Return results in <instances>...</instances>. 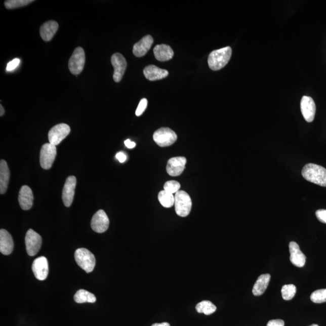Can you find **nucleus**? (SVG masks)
<instances>
[{
  "label": "nucleus",
  "mask_w": 326,
  "mask_h": 326,
  "mask_svg": "<svg viewBox=\"0 0 326 326\" xmlns=\"http://www.w3.org/2000/svg\"><path fill=\"white\" fill-rule=\"evenodd\" d=\"M125 145L128 147V148L133 149L135 146H136V144L134 142H131L130 139H127L125 141Z\"/></svg>",
  "instance_id": "obj_37"
},
{
  "label": "nucleus",
  "mask_w": 326,
  "mask_h": 326,
  "mask_svg": "<svg viewBox=\"0 0 326 326\" xmlns=\"http://www.w3.org/2000/svg\"><path fill=\"white\" fill-rule=\"evenodd\" d=\"M25 242H26L28 255L30 256H34L39 252L40 247H42V238L32 229H29L27 232L26 237H25Z\"/></svg>",
  "instance_id": "obj_9"
},
{
  "label": "nucleus",
  "mask_w": 326,
  "mask_h": 326,
  "mask_svg": "<svg viewBox=\"0 0 326 326\" xmlns=\"http://www.w3.org/2000/svg\"><path fill=\"white\" fill-rule=\"evenodd\" d=\"M20 64V60L19 59H14V60L9 62L6 67V70L8 71H13Z\"/></svg>",
  "instance_id": "obj_33"
},
{
  "label": "nucleus",
  "mask_w": 326,
  "mask_h": 326,
  "mask_svg": "<svg viewBox=\"0 0 326 326\" xmlns=\"http://www.w3.org/2000/svg\"><path fill=\"white\" fill-rule=\"evenodd\" d=\"M232 50L230 47L214 50L209 55L208 64L210 68L218 71L228 64L231 57Z\"/></svg>",
  "instance_id": "obj_2"
},
{
  "label": "nucleus",
  "mask_w": 326,
  "mask_h": 326,
  "mask_svg": "<svg viewBox=\"0 0 326 326\" xmlns=\"http://www.w3.org/2000/svg\"><path fill=\"white\" fill-rule=\"evenodd\" d=\"M216 307L215 305L208 300L202 301L199 303L196 306L197 312L199 313H205L206 315L212 314L216 310Z\"/></svg>",
  "instance_id": "obj_26"
},
{
  "label": "nucleus",
  "mask_w": 326,
  "mask_h": 326,
  "mask_svg": "<svg viewBox=\"0 0 326 326\" xmlns=\"http://www.w3.org/2000/svg\"><path fill=\"white\" fill-rule=\"evenodd\" d=\"M271 275L269 274L260 275L253 288V294L255 296H260L265 292L270 281Z\"/></svg>",
  "instance_id": "obj_24"
},
{
  "label": "nucleus",
  "mask_w": 326,
  "mask_h": 326,
  "mask_svg": "<svg viewBox=\"0 0 326 326\" xmlns=\"http://www.w3.org/2000/svg\"><path fill=\"white\" fill-rule=\"evenodd\" d=\"M301 111L304 118L308 122L314 120L316 106L313 100L309 96H303L301 100Z\"/></svg>",
  "instance_id": "obj_15"
},
{
  "label": "nucleus",
  "mask_w": 326,
  "mask_h": 326,
  "mask_svg": "<svg viewBox=\"0 0 326 326\" xmlns=\"http://www.w3.org/2000/svg\"><path fill=\"white\" fill-rule=\"evenodd\" d=\"M266 326H284V322L282 319H272L268 322Z\"/></svg>",
  "instance_id": "obj_35"
},
{
  "label": "nucleus",
  "mask_w": 326,
  "mask_h": 326,
  "mask_svg": "<svg viewBox=\"0 0 326 326\" xmlns=\"http://www.w3.org/2000/svg\"><path fill=\"white\" fill-rule=\"evenodd\" d=\"M70 127L65 124H59L50 130L48 137L49 143L57 146L70 133Z\"/></svg>",
  "instance_id": "obj_8"
},
{
  "label": "nucleus",
  "mask_w": 326,
  "mask_h": 326,
  "mask_svg": "<svg viewBox=\"0 0 326 326\" xmlns=\"http://www.w3.org/2000/svg\"><path fill=\"white\" fill-rule=\"evenodd\" d=\"M76 186V178L74 176L68 177L66 180L62 194V200L67 208L70 207L73 201Z\"/></svg>",
  "instance_id": "obj_12"
},
{
  "label": "nucleus",
  "mask_w": 326,
  "mask_h": 326,
  "mask_svg": "<svg viewBox=\"0 0 326 326\" xmlns=\"http://www.w3.org/2000/svg\"><path fill=\"white\" fill-rule=\"evenodd\" d=\"M153 140L160 147H167L173 145L177 140V135L169 128H161L155 132Z\"/></svg>",
  "instance_id": "obj_5"
},
{
  "label": "nucleus",
  "mask_w": 326,
  "mask_h": 326,
  "mask_svg": "<svg viewBox=\"0 0 326 326\" xmlns=\"http://www.w3.org/2000/svg\"><path fill=\"white\" fill-rule=\"evenodd\" d=\"M305 180L322 187H326V169L313 163L304 166L302 172Z\"/></svg>",
  "instance_id": "obj_1"
},
{
  "label": "nucleus",
  "mask_w": 326,
  "mask_h": 326,
  "mask_svg": "<svg viewBox=\"0 0 326 326\" xmlns=\"http://www.w3.org/2000/svg\"><path fill=\"white\" fill-rule=\"evenodd\" d=\"M315 215L319 221L326 224V210H318Z\"/></svg>",
  "instance_id": "obj_34"
},
{
  "label": "nucleus",
  "mask_w": 326,
  "mask_h": 326,
  "mask_svg": "<svg viewBox=\"0 0 326 326\" xmlns=\"http://www.w3.org/2000/svg\"><path fill=\"white\" fill-rule=\"evenodd\" d=\"M74 300L77 303H95L96 297L95 295L86 290H80L74 295Z\"/></svg>",
  "instance_id": "obj_25"
},
{
  "label": "nucleus",
  "mask_w": 326,
  "mask_h": 326,
  "mask_svg": "<svg viewBox=\"0 0 326 326\" xmlns=\"http://www.w3.org/2000/svg\"><path fill=\"white\" fill-rule=\"evenodd\" d=\"M151 326H171L168 322H162V323H155Z\"/></svg>",
  "instance_id": "obj_38"
},
{
  "label": "nucleus",
  "mask_w": 326,
  "mask_h": 326,
  "mask_svg": "<svg viewBox=\"0 0 326 326\" xmlns=\"http://www.w3.org/2000/svg\"><path fill=\"white\" fill-rule=\"evenodd\" d=\"M0 115L3 116L5 114V109L3 107V106L1 105H0Z\"/></svg>",
  "instance_id": "obj_39"
},
{
  "label": "nucleus",
  "mask_w": 326,
  "mask_h": 326,
  "mask_svg": "<svg viewBox=\"0 0 326 326\" xmlns=\"http://www.w3.org/2000/svg\"><path fill=\"white\" fill-rule=\"evenodd\" d=\"M59 25L55 21H49L40 27V35L45 42H50L58 29Z\"/></svg>",
  "instance_id": "obj_21"
},
{
  "label": "nucleus",
  "mask_w": 326,
  "mask_h": 326,
  "mask_svg": "<svg viewBox=\"0 0 326 326\" xmlns=\"http://www.w3.org/2000/svg\"><path fill=\"white\" fill-rule=\"evenodd\" d=\"M155 57L158 61L165 62L171 60L174 53L170 46L166 45H157L153 49Z\"/></svg>",
  "instance_id": "obj_22"
},
{
  "label": "nucleus",
  "mask_w": 326,
  "mask_h": 326,
  "mask_svg": "<svg viewBox=\"0 0 326 326\" xmlns=\"http://www.w3.org/2000/svg\"><path fill=\"white\" fill-rule=\"evenodd\" d=\"M109 225V218L103 210H100L93 216L92 222H91V227H92L93 230L96 233H104L108 230Z\"/></svg>",
  "instance_id": "obj_10"
},
{
  "label": "nucleus",
  "mask_w": 326,
  "mask_h": 326,
  "mask_svg": "<svg viewBox=\"0 0 326 326\" xmlns=\"http://www.w3.org/2000/svg\"><path fill=\"white\" fill-rule=\"evenodd\" d=\"M74 259L77 264L87 273L92 272L96 265L95 255L86 249H77L74 253Z\"/></svg>",
  "instance_id": "obj_3"
},
{
  "label": "nucleus",
  "mask_w": 326,
  "mask_h": 326,
  "mask_svg": "<svg viewBox=\"0 0 326 326\" xmlns=\"http://www.w3.org/2000/svg\"><path fill=\"white\" fill-rule=\"evenodd\" d=\"M111 64L114 68L113 79L115 83L120 82L127 67V62L120 53H115L111 57Z\"/></svg>",
  "instance_id": "obj_11"
},
{
  "label": "nucleus",
  "mask_w": 326,
  "mask_h": 326,
  "mask_svg": "<svg viewBox=\"0 0 326 326\" xmlns=\"http://www.w3.org/2000/svg\"><path fill=\"white\" fill-rule=\"evenodd\" d=\"M144 75L147 80L155 81L164 79L168 77L169 72L168 70L161 69L155 65H150L147 66L143 70Z\"/></svg>",
  "instance_id": "obj_20"
},
{
  "label": "nucleus",
  "mask_w": 326,
  "mask_h": 326,
  "mask_svg": "<svg viewBox=\"0 0 326 326\" xmlns=\"http://www.w3.org/2000/svg\"><path fill=\"white\" fill-rule=\"evenodd\" d=\"M86 63V54L82 48L74 50L73 55L68 62V68L71 73L74 75L79 74L84 70Z\"/></svg>",
  "instance_id": "obj_6"
},
{
  "label": "nucleus",
  "mask_w": 326,
  "mask_h": 326,
  "mask_svg": "<svg viewBox=\"0 0 326 326\" xmlns=\"http://www.w3.org/2000/svg\"><path fill=\"white\" fill-rule=\"evenodd\" d=\"M56 146L51 143H45L40 149V165L46 170L52 168L56 156Z\"/></svg>",
  "instance_id": "obj_7"
},
{
  "label": "nucleus",
  "mask_w": 326,
  "mask_h": 326,
  "mask_svg": "<svg viewBox=\"0 0 326 326\" xmlns=\"http://www.w3.org/2000/svg\"><path fill=\"white\" fill-rule=\"evenodd\" d=\"M9 179H10V171L7 162L4 159L0 161V193L4 194L7 190Z\"/></svg>",
  "instance_id": "obj_23"
},
{
  "label": "nucleus",
  "mask_w": 326,
  "mask_h": 326,
  "mask_svg": "<svg viewBox=\"0 0 326 326\" xmlns=\"http://www.w3.org/2000/svg\"><path fill=\"white\" fill-rule=\"evenodd\" d=\"M33 2L32 0H8L5 3L6 9H13L23 7Z\"/></svg>",
  "instance_id": "obj_29"
},
{
  "label": "nucleus",
  "mask_w": 326,
  "mask_h": 326,
  "mask_svg": "<svg viewBox=\"0 0 326 326\" xmlns=\"http://www.w3.org/2000/svg\"><path fill=\"white\" fill-rule=\"evenodd\" d=\"M32 271L37 280H45L48 277L49 268L48 259L42 256L34 260L32 264Z\"/></svg>",
  "instance_id": "obj_13"
},
{
  "label": "nucleus",
  "mask_w": 326,
  "mask_h": 326,
  "mask_svg": "<svg viewBox=\"0 0 326 326\" xmlns=\"http://www.w3.org/2000/svg\"><path fill=\"white\" fill-rule=\"evenodd\" d=\"M192 202L190 197L184 191H178L175 196V212L181 217H186L192 209Z\"/></svg>",
  "instance_id": "obj_4"
},
{
  "label": "nucleus",
  "mask_w": 326,
  "mask_h": 326,
  "mask_svg": "<svg viewBox=\"0 0 326 326\" xmlns=\"http://www.w3.org/2000/svg\"><path fill=\"white\" fill-rule=\"evenodd\" d=\"M116 158L118 159L119 161L120 162H124L125 161L127 160V156L125 154L124 152H118L117 154H116Z\"/></svg>",
  "instance_id": "obj_36"
},
{
  "label": "nucleus",
  "mask_w": 326,
  "mask_h": 326,
  "mask_svg": "<svg viewBox=\"0 0 326 326\" xmlns=\"http://www.w3.org/2000/svg\"><path fill=\"white\" fill-rule=\"evenodd\" d=\"M186 162L187 159L184 156L171 158L168 161L166 171L172 177L179 176L183 173Z\"/></svg>",
  "instance_id": "obj_14"
},
{
  "label": "nucleus",
  "mask_w": 326,
  "mask_h": 326,
  "mask_svg": "<svg viewBox=\"0 0 326 326\" xmlns=\"http://www.w3.org/2000/svg\"><path fill=\"white\" fill-rule=\"evenodd\" d=\"M310 300L315 303L326 302V289L318 290L314 291L310 296Z\"/></svg>",
  "instance_id": "obj_30"
},
{
  "label": "nucleus",
  "mask_w": 326,
  "mask_h": 326,
  "mask_svg": "<svg viewBox=\"0 0 326 326\" xmlns=\"http://www.w3.org/2000/svg\"><path fill=\"white\" fill-rule=\"evenodd\" d=\"M309 326H319V325L318 324H313L310 325Z\"/></svg>",
  "instance_id": "obj_40"
},
{
  "label": "nucleus",
  "mask_w": 326,
  "mask_h": 326,
  "mask_svg": "<svg viewBox=\"0 0 326 326\" xmlns=\"http://www.w3.org/2000/svg\"><path fill=\"white\" fill-rule=\"evenodd\" d=\"M153 43V37L150 35L144 36L139 42L135 44L133 53L136 57H143L149 51Z\"/></svg>",
  "instance_id": "obj_19"
},
{
  "label": "nucleus",
  "mask_w": 326,
  "mask_h": 326,
  "mask_svg": "<svg viewBox=\"0 0 326 326\" xmlns=\"http://www.w3.org/2000/svg\"><path fill=\"white\" fill-rule=\"evenodd\" d=\"M181 185L176 181H169L164 185V190L169 193L174 194L179 191Z\"/></svg>",
  "instance_id": "obj_31"
},
{
  "label": "nucleus",
  "mask_w": 326,
  "mask_h": 326,
  "mask_svg": "<svg viewBox=\"0 0 326 326\" xmlns=\"http://www.w3.org/2000/svg\"><path fill=\"white\" fill-rule=\"evenodd\" d=\"M158 199L161 205L166 208H171L175 205L173 194L162 190L158 194Z\"/></svg>",
  "instance_id": "obj_27"
},
{
  "label": "nucleus",
  "mask_w": 326,
  "mask_h": 326,
  "mask_svg": "<svg viewBox=\"0 0 326 326\" xmlns=\"http://www.w3.org/2000/svg\"><path fill=\"white\" fill-rule=\"evenodd\" d=\"M289 248L291 263L297 267H303L305 265L306 257L300 250L299 244L295 242H291Z\"/></svg>",
  "instance_id": "obj_16"
},
{
  "label": "nucleus",
  "mask_w": 326,
  "mask_h": 326,
  "mask_svg": "<svg viewBox=\"0 0 326 326\" xmlns=\"http://www.w3.org/2000/svg\"><path fill=\"white\" fill-rule=\"evenodd\" d=\"M297 288L294 284H285L281 288V296L284 300H291L296 294Z\"/></svg>",
  "instance_id": "obj_28"
},
{
  "label": "nucleus",
  "mask_w": 326,
  "mask_h": 326,
  "mask_svg": "<svg viewBox=\"0 0 326 326\" xmlns=\"http://www.w3.org/2000/svg\"><path fill=\"white\" fill-rule=\"evenodd\" d=\"M19 203L24 211L32 208L33 202V195L32 189L29 186L21 187L18 195Z\"/></svg>",
  "instance_id": "obj_17"
},
{
  "label": "nucleus",
  "mask_w": 326,
  "mask_h": 326,
  "mask_svg": "<svg viewBox=\"0 0 326 326\" xmlns=\"http://www.w3.org/2000/svg\"><path fill=\"white\" fill-rule=\"evenodd\" d=\"M14 241L10 233L5 229L0 230V252L3 255H11L14 250Z\"/></svg>",
  "instance_id": "obj_18"
},
{
  "label": "nucleus",
  "mask_w": 326,
  "mask_h": 326,
  "mask_svg": "<svg viewBox=\"0 0 326 326\" xmlns=\"http://www.w3.org/2000/svg\"><path fill=\"white\" fill-rule=\"evenodd\" d=\"M147 100L146 99H142L140 100L139 106L136 109V114L137 116H140L142 115L144 112H145V109L147 108Z\"/></svg>",
  "instance_id": "obj_32"
}]
</instances>
